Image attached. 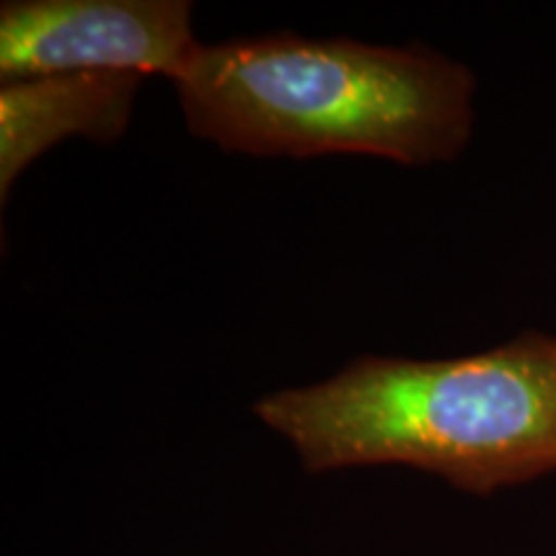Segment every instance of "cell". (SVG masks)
Segmentation results:
<instances>
[{
    "mask_svg": "<svg viewBox=\"0 0 556 556\" xmlns=\"http://www.w3.org/2000/svg\"><path fill=\"white\" fill-rule=\"evenodd\" d=\"M304 469L409 467L490 495L556 471V338L462 358L366 356L255 402Z\"/></svg>",
    "mask_w": 556,
    "mask_h": 556,
    "instance_id": "6da1fadb",
    "label": "cell"
},
{
    "mask_svg": "<svg viewBox=\"0 0 556 556\" xmlns=\"http://www.w3.org/2000/svg\"><path fill=\"white\" fill-rule=\"evenodd\" d=\"M173 86L193 137L258 157L446 163L475 124L471 70L428 47L258 34L199 45Z\"/></svg>",
    "mask_w": 556,
    "mask_h": 556,
    "instance_id": "7a4b0ae2",
    "label": "cell"
},
{
    "mask_svg": "<svg viewBox=\"0 0 556 556\" xmlns=\"http://www.w3.org/2000/svg\"><path fill=\"white\" fill-rule=\"evenodd\" d=\"M189 0H9L0 5V80L70 73L176 78L201 45Z\"/></svg>",
    "mask_w": 556,
    "mask_h": 556,
    "instance_id": "3957f363",
    "label": "cell"
},
{
    "mask_svg": "<svg viewBox=\"0 0 556 556\" xmlns=\"http://www.w3.org/2000/svg\"><path fill=\"white\" fill-rule=\"evenodd\" d=\"M142 75L70 73L0 88V197L62 139L116 142L127 129Z\"/></svg>",
    "mask_w": 556,
    "mask_h": 556,
    "instance_id": "277c9868",
    "label": "cell"
}]
</instances>
